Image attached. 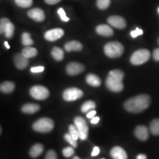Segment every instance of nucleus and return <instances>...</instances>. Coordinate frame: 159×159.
<instances>
[{
    "mask_svg": "<svg viewBox=\"0 0 159 159\" xmlns=\"http://www.w3.org/2000/svg\"><path fill=\"white\" fill-rule=\"evenodd\" d=\"M107 22L110 25L118 29H123L126 27L125 19L121 16H112L108 18Z\"/></svg>",
    "mask_w": 159,
    "mask_h": 159,
    "instance_id": "9b49d317",
    "label": "nucleus"
},
{
    "mask_svg": "<svg viewBox=\"0 0 159 159\" xmlns=\"http://www.w3.org/2000/svg\"><path fill=\"white\" fill-rule=\"evenodd\" d=\"M30 94L34 98L38 100H43L50 96L48 89L43 85H34L30 90Z\"/></svg>",
    "mask_w": 159,
    "mask_h": 159,
    "instance_id": "423d86ee",
    "label": "nucleus"
},
{
    "mask_svg": "<svg viewBox=\"0 0 159 159\" xmlns=\"http://www.w3.org/2000/svg\"><path fill=\"white\" fill-rule=\"evenodd\" d=\"M143 33L142 30L139 29V28H136V29L134 31H132L131 32V35L133 38H136L137 36L140 35Z\"/></svg>",
    "mask_w": 159,
    "mask_h": 159,
    "instance_id": "f704fd0d",
    "label": "nucleus"
},
{
    "mask_svg": "<svg viewBox=\"0 0 159 159\" xmlns=\"http://www.w3.org/2000/svg\"><path fill=\"white\" fill-rule=\"evenodd\" d=\"M14 62L17 68L23 70L28 66L29 58L24 57L22 54H17L14 57Z\"/></svg>",
    "mask_w": 159,
    "mask_h": 159,
    "instance_id": "4468645a",
    "label": "nucleus"
},
{
    "mask_svg": "<svg viewBox=\"0 0 159 159\" xmlns=\"http://www.w3.org/2000/svg\"><path fill=\"white\" fill-rule=\"evenodd\" d=\"M86 82L89 85L93 87H98L102 84V80L100 78L94 74H89L87 75Z\"/></svg>",
    "mask_w": 159,
    "mask_h": 159,
    "instance_id": "aec40b11",
    "label": "nucleus"
},
{
    "mask_svg": "<svg viewBox=\"0 0 159 159\" xmlns=\"http://www.w3.org/2000/svg\"><path fill=\"white\" fill-rule=\"evenodd\" d=\"M158 43H159V40H158Z\"/></svg>",
    "mask_w": 159,
    "mask_h": 159,
    "instance_id": "49530a36",
    "label": "nucleus"
},
{
    "mask_svg": "<svg viewBox=\"0 0 159 159\" xmlns=\"http://www.w3.org/2000/svg\"><path fill=\"white\" fill-rule=\"evenodd\" d=\"M54 121L47 117L41 118L35 121L33 125L34 130L40 133H48L54 129Z\"/></svg>",
    "mask_w": 159,
    "mask_h": 159,
    "instance_id": "20e7f679",
    "label": "nucleus"
},
{
    "mask_svg": "<svg viewBox=\"0 0 159 159\" xmlns=\"http://www.w3.org/2000/svg\"><path fill=\"white\" fill-rule=\"evenodd\" d=\"M22 43L25 46H31L34 44V41L31 38V34L27 32L22 34Z\"/></svg>",
    "mask_w": 159,
    "mask_h": 159,
    "instance_id": "bb28decb",
    "label": "nucleus"
},
{
    "mask_svg": "<svg viewBox=\"0 0 159 159\" xmlns=\"http://www.w3.org/2000/svg\"><path fill=\"white\" fill-rule=\"evenodd\" d=\"M111 0H97V7L101 10H106L110 5Z\"/></svg>",
    "mask_w": 159,
    "mask_h": 159,
    "instance_id": "c756f323",
    "label": "nucleus"
},
{
    "mask_svg": "<svg viewBox=\"0 0 159 159\" xmlns=\"http://www.w3.org/2000/svg\"><path fill=\"white\" fill-rule=\"evenodd\" d=\"M73 159H81L79 157H78V156H74V157L73 158Z\"/></svg>",
    "mask_w": 159,
    "mask_h": 159,
    "instance_id": "c03bdc74",
    "label": "nucleus"
},
{
    "mask_svg": "<svg viewBox=\"0 0 159 159\" xmlns=\"http://www.w3.org/2000/svg\"><path fill=\"white\" fill-rule=\"evenodd\" d=\"M110 154L113 159H127L128 156L125 150L121 147L116 146L111 150Z\"/></svg>",
    "mask_w": 159,
    "mask_h": 159,
    "instance_id": "dca6fc26",
    "label": "nucleus"
},
{
    "mask_svg": "<svg viewBox=\"0 0 159 159\" xmlns=\"http://www.w3.org/2000/svg\"><path fill=\"white\" fill-rule=\"evenodd\" d=\"M45 159H57L56 152L53 150H50L46 153Z\"/></svg>",
    "mask_w": 159,
    "mask_h": 159,
    "instance_id": "473e14b6",
    "label": "nucleus"
},
{
    "mask_svg": "<svg viewBox=\"0 0 159 159\" xmlns=\"http://www.w3.org/2000/svg\"><path fill=\"white\" fill-rule=\"evenodd\" d=\"M96 30L98 34L105 37H110L113 34V30L106 24H101L98 25Z\"/></svg>",
    "mask_w": 159,
    "mask_h": 159,
    "instance_id": "f3484780",
    "label": "nucleus"
},
{
    "mask_svg": "<svg viewBox=\"0 0 159 159\" xmlns=\"http://www.w3.org/2000/svg\"><path fill=\"white\" fill-rule=\"evenodd\" d=\"M125 74L123 71L116 69L109 72L106 80V85L108 89L113 92H120L124 89L123 80Z\"/></svg>",
    "mask_w": 159,
    "mask_h": 159,
    "instance_id": "f03ea898",
    "label": "nucleus"
},
{
    "mask_svg": "<svg viewBox=\"0 0 159 159\" xmlns=\"http://www.w3.org/2000/svg\"><path fill=\"white\" fill-rule=\"evenodd\" d=\"M15 84L13 82L5 81L1 84L0 90L4 93H10L14 90Z\"/></svg>",
    "mask_w": 159,
    "mask_h": 159,
    "instance_id": "4be33fe9",
    "label": "nucleus"
},
{
    "mask_svg": "<svg viewBox=\"0 0 159 159\" xmlns=\"http://www.w3.org/2000/svg\"><path fill=\"white\" fill-rule=\"evenodd\" d=\"M74 154V150L71 147L64 148L63 150V154L66 157H70Z\"/></svg>",
    "mask_w": 159,
    "mask_h": 159,
    "instance_id": "2f4dec72",
    "label": "nucleus"
},
{
    "mask_svg": "<svg viewBox=\"0 0 159 159\" xmlns=\"http://www.w3.org/2000/svg\"><path fill=\"white\" fill-rule=\"evenodd\" d=\"M96 104L92 100H89L85 102L81 107V110L83 113H86L91 110H93L94 108H96Z\"/></svg>",
    "mask_w": 159,
    "mask_h": 159,
    "instance_id": "393cba45",
    "label": "nucleus"
},
{
    "mask_svg": "<svg viewBox=\"0 0 159 159\" xmlns=\"http://www.w3.org/2000/svg\"><path fill=\"white\" fill-rule=\"evenodd\" d=\"M136 159H147V156L144 154H140L137 156Z\"/></svg>",
    "mask_w": 159,
    "mask_h": 159,
    "instance_id": "79ce46f5",
    "label": "nucleus"
},
{
    "mask_svg": "<svg viewBox=\"0 0 159 159\" xmlns=\"http://www.w3.org/2000/svg\"><path fill=\"white\" fill-rule=\"evenodd\" d=\"M74 125L80 133V139L85 140L89 135V127L85 120L82 117L78 116L74 119Z\"/></svg>",
    "mask_w": 159,
    "mask_h": 159,
    "instance_id": "0eeeda50",
    "label": "nucleus"
},
{
    "mask_svg": "<svg viewBox=\"0 0 159 159\" xmlns=\"http://www.w3.org/2000/svg\"><path fill=\"white\" fill-rule=\"evenodd\" d=\"M4 45H5L6 48H7V49H9V48H10V45L8 44V43L7 41H5V43H4Z\"/></svg>",
    "mask_w": 159,
    "mask_h": 159,
    "instance_id": "37998d69",
    "label": "nucleus"
},
{
    "mask_svg": "<svg viewBox=\"0 0 159 159\" xmlns=\"http://www.w3.org/2000/svg\"><path fill=\"white\" fill-rule=\"evenodd\" d=\"M64 48L67 52L79 51L83 49V46L79 41L73 40L67 43L64 46Z\"/></svg>",
    "mask_w": 159,
    "mask_h": 159,
    "instance_id": "a211bd4d",
    "label": "nucleus"
},
{
    "mask_svg": "<svg viewBox=\"0 0 159 159\" xmlns=\"http://www.w3.org/2000/svg\"><path fill=\"white\" fill-rule=\"evenodd\" d=\"M150 129L151 133L154 135H159V119L153 120L151 122L150 125Z\"/></svg>",
    "mask_w": 159,
    "mask_h": 159,
    "instance_id": "a878e982",
    "label": "nucleus"
},
{
    "mask_svg": "<svg viewBox=\"0 0 159 159\" xmlns=\"http://www.w3.org/2000/svg\"><path fill=\"white\" fill-rule=\"evenodd\" d=\"M99 120H100V118L98 117H94L91 119V123L92 124L96 125L98 123Z\"/></svg>",
    "mask_w": 159,
    "mask_h": 159,
    "instance_id": "a19ab883",
    "label": "nucleus"
},
{
    "mask_svg": "<svg viewBox=\"0 0 159 159\" xmlns=\"http://www.w3.org/2000/svg\"><path fill=\"white\" fill-rule=\"evenodd\" d=\"M153 57L156 61H159V48H156L154 50Z\"/></svg>",
    "mask_w": 159,
    "mask_h": 159,
    "instance_id": "e433bc0d",
    "label": "nucleus"
},
{
    "mask_svg": "<svg viewBox=\"0 0 159 159\" xmlns=\"http://www.w3.org/2000/svg\"><path fill=\"white\" fill-rule=\"evenodd\" d=\"M15 30V27L10 21L7 18H3L1 19L0 21V32L1 34L4 33L7 39L12 37Z\"/></svg>",
    "mask_w": 159,
    "mask_h": 159,
    "instance_id": "6e6552de",
    "label": "nucleus"
},
{
    "mask_svg": "<svg viewBox=\"0 0 159 159\" xmlns=\"http://www.w3.org/2000/svg\"><path fill=\"white\" fill-rule=\"evenodd\" d=\"M39 105L34 103H27L23 106L21 110L23 113L27 114H33L40 110Z\"/></svg>",
    "mask_w": 159,
    "mask_h": 159,
    "instance_id": "6ab92c4d",
    "label": "nucleus"
},
{
    "mask_svg": "<svg viewBox=\"0 0 159 159\" xmlns=\"http://www.w3.org/2000/svg\"><path fill=\"white\" fill-rule=\"evenodd\" d=\"M70 134L74 139L75 140H77L80 138V133L75 125H71L69 126Z\"/></svg>",
    "mask_w": 159,
    "mask_h": 159,
    "instance_id": "cd10ccee",
    "label": "nucleus"
},
{
    "mask_svg": "<svg viewBox=\"0 0 159 159\" xmlns=\"http://www.w3.org/2000/svg\"></svg>",
    "mask_w": 159,
    "mask_h": 159,
    "instance_id": "de8ad7c7",
    "label": "nucleus"
},
{
    "mask_svg": "<svg viewBox=\"0 0 159 159\" xmlns=\"http://www.w3.org/2000/svg\"><path fill=\"white\" fill-rule=\"evenodd\" d=\"M61 0H45V2L49 5H54L60 2Z\"/></svg>",
    "mask_w": 159,
    "mask_h": 159,
    "instance_id": "4c0bfd02",
    "label": "nucleus"
},
{
    "mask_svg": "<svg viewBox=\"0 0 159 159\" xmlns=\"http://www.w3.org/2000/svg\"><path fill=\"white\" fill-rule=\"evenodd\" d=\"M99 153H100V148L98 147H94L92 153H91V156H97Z\"/></svg>",
    "mask_w": 159,
    "mask_h": 159,
    "instance_id": "58836bf2",
    "label": "nucleus"
},
{
    "mask_svg": "<svg viewBox=\"0 0 159 159\" xmlns=\"http://www.w3.org/2000/svg\"><path fill=\"white\" fill-rule=\"evenodd\" d=\"M84 93L82 90L76 87H71L63 92V98L67 102H73L80 98Z\"/></svg>",
    "mask_w": 159,
    "mask_h": 159,
    "instance_id": "1a4fd4ad",
    "label": "nucleus"
},
{
    "mask_svg": "<svg viewBox=\"0 0 159 159\" xmlns=\"http://www.w3.org/2000/svg\"><path fill=\"white\" fill-rule=\"evenodd\" d=\"M105 54L110 58H118L122 56L125 48L122 44L118 41H113L107 43L104 48Z\"/></svg>",
    "mask_w": 159,
    "mask_h": 159,
    "instance_id": "7ed1b4c3",
    "label": "nucleus"
},
{
    "mask_svg": "<svg viewBox=\"0 0 159 159\" xmlns=\"http://www.w3.org/2000/svg\"><path fill=\"white\" fill-rule=\"evenodd\" d=\"M27 15L30 18L37 22H42L46 18L44 12L39 8H34L29 10Z\"/></svg>",
    "mask_w": 159,
    "mask_h": 159,
    "instance_id": "ddd939ff",
    "label": "nucleus"
},
{
    "mask_svg": "<svg viewBox=\"0 0 159 159\" xmlns=\"http://www.w3.org/2000/svg\"><path fill=\"white\" fill-rule=\"evenodd\" d=\"M44 70V67L43 66H38L31 68V71L33 73H37L43 72Z\"/></svg>",
    "mask_w": 159,
    "mask_h": 159,
    "instance_id": "c9c22d12",
    "label": "nucleus"
},
{
    "mask_svg": "<svg viewBox=\"0 0 159 159\" xmlns=\"http://www.w3.org/2000/svg\"><path fill=\"white\" fill-rule=\"evenodd\" d=\"M44 151V146L43 144L38 143L35 144L34 146L31 148L30 151V156L36 158L40 156Z\"/></svg>",
    "mask_w": 159,
    "mask_h": 159,
    "instance_id": "412c9836",
    "label": "nucleus"
},
{
    "mask_svg": "<svg viewBox=\"0 0 159 159\" xmlns=\"http://www.w3.org/2000/svg\"><path fill=\"white\" fill-rule=\"evenodd\" d=\"M96 114V111L95 110H92L90 111L89 113L87 114V117L89 119H92L93 117H94V116Z\"/></svg>",
    "mask_w": 159,
    "mask_h": 159,
    "instance_id": "ea45409f",
    "label": "nucleus"
},
{
    "mask_svg": "<svg viewBox=\"0 0 159 159\" xmlns=\"http://www.w3.org/2000/svg\"><path fill=\"white\" fill-rule=\"evenodd\" d=\"M134 134L137 138L141 141L147 140L149 136L148 127L145 125L137 126L134 131Z\"/></svg>",
    "mask_w": 159,
    "mask_h": 159,
    "instance_id": "2eb2a0df",
    "label": "nucleus"
},
{
    "mask_svg": "<svg viewBox=\"0 0 159 159\" xmlns=\"http://www.w3.org/2000/svg\"><path fill=\"white\" fill-rule=\"evenodd\" d=\"M158 12H159V8H158Z\"/></svg>",
    "mask_w": 159,
    "mask_h": 159,
    "instance_id": "a18cd8bd",
    "label": "nucleus"
},
{
    "mask_svg": "<svg viewBox=\"0 0 159 159\" xmlns=\"http://www.w3.org/2000/svg\"><path fill=\"white\" fill-rule=\"evenodd\" d=\"M37 50L31 47H26L24 48L21 52L23 56L27 58L35 57L37 55Z\"/></svg>",
    "mask_w": 159,
    "mask_h": 159,
    "instance_id": "5701e85b",
    "label": "nucleus"
},
{
    "mask_svg": "<svg viewBox=\"0 0 159 159\" xmlns=\"http://www.w3.org/2000/svg\"><path fill=\"white\" fill-rule=\"evenodd\" d=\"M51 55L57 61H61L64 57V52L61 48L54 47L51 51Z\"/></svg>",
    "mask_w": 159,
    "mask_h": 159,
    "instance_id": "b1692460",
    "label": "nucleus"
},
{
    "mask_svg": "<svg viewBox=\"0 0 159 159\" xmlns=\"http://www.w3.org/2000/svg\"><path fill=\"white\" fill-rule=\"evenodd\" d=\"M151 98L147 94H141L132 97L125 103V110L130 113H139L149 107Z\"/></svg>",
    "mask_w": 159,
    "mask_h": 159,
    "instance_id": "f257e3e1",
    "label": "nucleus"
},
{
    "mask_svg": "<svg viewBox=\"0 0 159 159\" xmlns=\"http://www.w3.org/2000/svg\"><path fill=\"white\" fill-rule=\"evenodd\" d=\"M64 34V31L61 29H51L46 31L44 38L50 41H54L61 38Z\"/></svg>",
    "mask_w": 159,
    "mask_h": 159,
    "instance_id": "9d476101",
    "label": "nucleus"
},
{
    "mask_svg": "<svg viewBox=\"0 0 159 159\" xmlns=\"http://www.w3.org/2000/svg\"><path fill=\"white\" fill-rule=\"evenodd\" d=\"M16 4L23 8H29L33 5V0H14Z\"/></svg>",
    "mask_w": 159,
    "mask_h": 159,
    "instance_id": "c85d7f7f",
    "label": "nucleus"
},
{
    "mask_svg": "<svg viewBox=\"0 0 159 159\" xmlns=\"http://www.w3.org/2000/svg\"><path fill=\"white\" fill-rule=\"evenodd\" d=\"M150 57V52L147 49H140L135 51L130 58V62L135 66L142 65L147 62Z\"/></svg>",
    "mask_w": 159,
    "mask_h": 159,
    "instance_id": "39448f33",
    "label": "nucleus"
},
{
    "mask_svg": "<svg viewBox=\"0 0 159 159\" xmlns=\"http://www.w3.org/2000/svg\"><path fill=\"white\" fill-rule=\"evenodd\" d=\"M58 14L60 15L61 20H63V21L67 22V21H68L70 20V18L68 17H67L66 12H65L64 10H63L62 8H60L58 10Z\"/></svg>",
    "mask_w": 159,
    "mask_h": 159,
    "instance_id": "72a5a7b5",
    "label": "nucleus"
},
{
    "mask_svg": "<svg viewBox=\"0 0 159 159\" xmlns=\"http://www.w3.org/2000/svg\"><path fill=\"white\" fill-rule=\"evenodd\" d=\"M84 65L81 63L71 62L67 66L66 71L70 75H75L82 73L84 70Z\"/></svg>",
    "mask_w": 159,
    "mask_h": 159,
    "instance_id": "f8f14e48",
    "label": "nucleus"
},
{
    "mask_svg": "<svg viewBox=\"0 0 159 159\" xmlns=\"http://www.w3.org/2000/svg\"><path fill=\"white\" fill-rule=\"evenodd\" d=\"M64 139L68 143H70L73 148H77V141L75 140L74 139L71 137V136L70 134V133H67L64 135Z\"/></svg>",
    "mask_w": 159,
    "mask_h": 159,
    "instance_id": "7c9ffc66",
    "label": "nucleus"
}]
</instances>
